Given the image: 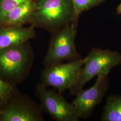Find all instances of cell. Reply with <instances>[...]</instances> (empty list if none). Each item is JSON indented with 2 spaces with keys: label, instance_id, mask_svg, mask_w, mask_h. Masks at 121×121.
<instances>
[{
  "label": "cell",
  "instance_id": "obj_2",
  "mask_svg": "<svg viewBox=\"0 0 121 121\" xmlns=\"http://www.w3.org/2000/svg\"><path fill=\"white\" fill-rule=\"evenodd\" d=\"M84 60L78 80L69 90L72 95L81 91L85 84L95 77L100 74L108 75L113 67L121 64V54L108 49L94 48Z\"/></svg>",
  "mask_w": 121,
  "mask_h": 121
},
{
  "label": "cell",
  "instance_id": "obj_4",
  "mask_svg": "<svg viewBox=\"0 0 121 121\" xmlns=\"http://www.w3.org/2000/svg\"><path fill=\"white\" fill-rule=\"evenodd\" d=\"M84 61V58H82L46 67L42 72V83L60 93L70 90L78 80Z\"/></svg>",
  "mask_w": 121,
  "mask_h": 121
},
{
  "label": "cell",
  "instance_id": "obj_1",
  "mask_svg": "<svg viewBox=\"0 0 121 121\" xmlns=\"http://www.w3.org/2000/svg\"><path fill=\"white\" fill-rule=\"evenodd\" d=\"M73 13L72 0H35L30 22L52 33L70 24Z\"/></svg>",
  "mask_w": 121,
  "mask_h": 121
},
{
  "label": "cell",
  "instance_id": "obj_3",
  "mask_svg": "<svg viewBox=\"0 0 121 121\" xmlns=\"http://www.w3.org/2000/svg\"><path fill=\"white\" fill-rule=\"evenodd\" d=\"M78 25L71 22L52 33L48 52L43 60L45 67L63 62L82 58L75 46Z\"/></svg>",
  "mask_w": 121,
  "mask_h": 121
},
{
  "label": "cell",
  "instance_id": "obj_10",
  "mask_svg": "<svg viewBox=\"0 0 121 121\" xmlns=\"http://www.w3.org/2000/svg\"><path fill=\"white\" fill-rule=\"evenodd\" d=\"M35 7V0H26L9 12L2 24L3 26H21L30 22Z\"/></svg>",
  "mask_w": 121,
  "mask_h": 121
},
{
  "label": "cell",
  "instance_id": "obj_7",
  "mask_svg": "<svg viewBox=\"0 0 121 121\" xmlns=\"http://www.w3.org/2000/svg\"><path fill=\"white\" fill-rule=\"evenodd\" d=\"M24 44L0 50V73L13 77L23 72L29 60V52Z\"/></svg>",
  "mask_w": 121,
  "mask_h": 121
},
{
  "label": "cell",
  "instance_id": "obj_11",
  "mask_svg": "<svg viewBox=\"0 0 121 121\" xmlns=\"http://www.w3.org/2000/svg\"><path fill=\"white\" fill-rule=\"evenodd\" d=\"M101 120L121 121V95H111L107 97Z\"/></svg>",
  "mask_w": 121,
  "mask_h": 121
},
{
  "label": "cell",
  "instance_id": "obj_14",
  "mask_svg": "<svg viewBox=\"0 0 121 121\" xmlns=\"http://www.w3.org/2000/svg\"><path fill=\"white\" fill-rule=\"evenodd\" d=\"M11 90V87L9 84L0 78V101L6 98Z\"/></svg>",
  "mask_w": 121,
  "mask_h": 121
},
{
  "label": "cell",
  "instance_id": "obj_15",
  "mask_svg": "<svg viewBox=\"0 0 121 121\" xmlns=\"http://www.w3.org/2000/svg\"><path fill=\"white\" fill-rule=\"evenodd\" d=\"M117 13L118 14H121V0H120V2L118 5L117 7Z\"/></svg>",
  "mask_w": 121,
  "mask_h": 121
},
{
  "label": "cell",
  "instance_id": "obj_12",
  "mask_svg": "<svg viewBox=\"0 0 121 121\" xmlns=\"http://www.w3.org/2000/svg\"><path fill=\"white\" fill-rule=\"evenodd\" d=\"M74 8L72 23L78 25V19L81 13L90 9L99 6L105 0H72Z\"/></svg>",
  "mask_w": 121,
  "mask_h": 121
},
{
  "label": "cell",
  "instance_id": "obj_5",
  "mask_svg": "<svg viewBox=\"0 0 121 121\" xmlns=\"http://www.w3.org/2000/svg\"><path fill=\"white\" fill-rule=\"evenodd\" d=\"M109 86L108 75L100 74L92 86L76 94L72 104L79 119H86L91 116L95 107L101 103Z\"/></svg>",
  "mask_w": 121,
  "mask_h": 121
},
{
  "label": "cell",
  "instance_id": "obj_6",
  "mask_svg": "<svg viewBox=\"0 0 121 121\" xmlns=\"http://www.w3.org/2000/svg\"><path fill=\"white\" fill-rule=\"evenodd\" d=\"M58 91L48 89L43 83L37 87V95L41 107L48 114L57 121H78L73 105L69 103Z\"/></svg>",
  "mask_w": 121,
  "mask_h": 121
},
{
  "label": "cell",
  "instance_id": "obj_9",
  "mask_svg": "<svg viewBox=\"0 0 121 121\" xmlns=\"http://www.w3.org/2000/svg\"><path fill=\"white\" fill-rule=\"evenodd\" d=\"M13 104L0 114V120L3 121H37L42 119L40 109Z\"/></svg>",
  "mask_w": 121,
  "mask_h": 121
},
{
  "label": "cell",
  "instance_id": "obj_13",
  "mask_svg": "<svg viewBox=\"0 0 121 121\" xmlns=\"http://www.w3.org/2000/svg\"><path fill=\"white\" fill-rule=\"evenodd\" d=\"M26 0H0V25L7 14L18 4Z\"/></svg>",
  "mask_w": 121,
  "mask_h": 121
},
{
  "label": "cell",
  "instance_id": "obj_8",
  "mask_svg": "<svg viewBox=\"0 0 121 121\" xmlns=\"http://www.w3.org/2000/svg\"><path fill=\"white\" fill-rule=\"evenodd\" d=\"M34 26H3L0 27V50L25 43L35 38Z\"/></svg>",
  "mask_w": 121,
  "mask_h": 121
}]
</instances>
